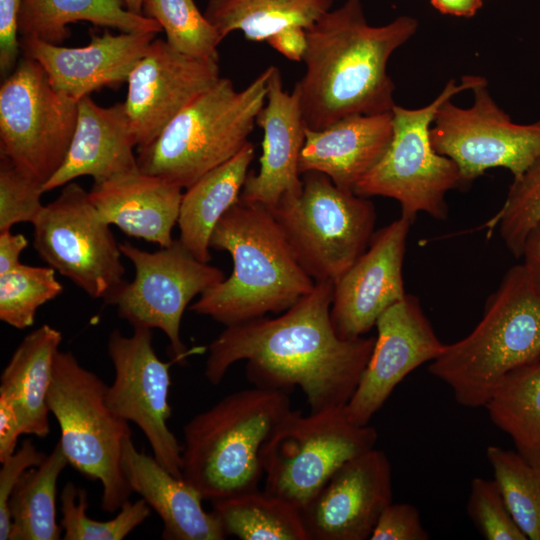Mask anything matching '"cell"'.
I'll use <instances>...</instances> for the list:
<instances>
[{"label": "cell", "mask_w": 540, "mask_h": 540, "mask_svg": "<svg viewBox=\"0 0 540 540\" xmlns=\"http://www.w3.org/2000/svg\"><path fill=\"white\" fill-rule=\"evenodd\" d=\"M333 282L275 318L227 326L209 345L204 375L218 385L236 362L246 361L254 387L289 393L298 387L311 412L346 406L371 355L375 338L343 339L331 321Z\"/></svg>", "instance_id": "6da1fadb"}, {"label": "cell", "mask_w": 540, "mask_h": 540, "mask_svg": "<svg viewBox=\"0 0 540 540\" xmlns=\"http://www.w3.org/2000/svg\"><path fill=\"white\" fill-rule=\"evenodd\" d=\"M417 28L410 16L371 26L361 0H346L306 29L305 72L293 89L306 128L320 130L347 116L391 112L395 87L387 64Z\"/></svg>", "instance_id": "7a4b0ae2"}, {"label": "cell", "mask_w": 540, "mask_h": 540, "mask_svg": "<svg viewBox=\"0 0 540 540\" xmlns=\"http://www.w3.org/2000/svg\"><path fill=\"white\" fill-rule=\"evenodd\" d=\"M209 245L230 253L233 271L189 310L226 327L282 313L315 286L274 214L259 204L239 198L217 223Z\"/></svg>", "instance_id": "3957f363"}, {"label": "cell", "mask_w": 540, "mask_h": 540, "mask_svg": "<svg viewBox=\"0 0 540 540\" xmlns=\"http://www.w3.org/2000/svg\"><path fill=\"white\" fill-rule=\"evenodd\" d=\"M286 392L235 391L183 428L182 478L211 502L259 489L262 449L291 410Z\"/></svg>", "instance_id": "277c9868"}, {"label": "cell", "mask_w": 540, "mask_h": 540, "mask_svg": "<svg viewBox=\"0 0 540 540\" xmlns=\"http://www.w3.org/2000/svg\"><path fill=\"white\" fill-rule=\"evenodd\" d=\"M540 360V294L523 264L511 267L486 301L479 323L446 344L429 372L468 408L484 407L511 371Z\"/></svg>", "instance_id": "5b68a950"}, {"label": "cell", "mask_w": 540, "mask_h": 540, "mask_svg": "<svg viewBox=\"0 0 540 540\" xmlns=\"http://www.w3.org/2000/svg\"><path fill=\"white\" fill-rule=\"evenodd\" d=\"M272 67L240 91L229 78L221 77L155 139L137 148L139 170L186 189L234 157L249 142L257 124Z\"/></svg>", "instance_id": "8992f818"}, {"label": "cell", "mask_w": 540, "mask_h": 540, "mask_svg": "<svg viewBox=\"0 0 540 540\" xmlns=\"http://www.w3.org/2000/svg\"><path fill=\"white\" fill-rule=\"evenodd\" d=\"M107 387L72 352L58 351L48 393L49 410L60 427L58 442L70 465L101 484V507L112 513L133 492L122 465L124 444L132 431L129 422L108 406Z\"/></svg>", "instance_id": "52a82bcc"}, {"label": "cell", "mask_w": 540, "mask_h": 540, "mask_svg": "<svg viewBox=\"0 0 540 540\" xmlns=\"http://www.w3.org/2000/svg\"><path fill=\"white\" fill-rule=\"evenodd\" d=\"M481 76L450 80L440 95L418 109L395 105L392 109L393 135L380 161L358 182L357 195L384 196L400 203L401 216L414 222L420 212L445 220L448 191L464 182L456 163L439 154L431 144L430 128L438 107L454 95L486 84Z\"/></svg>", "instance_id": "ba28073f"}, {"label": "cell", "mask_w": 540, "mask_h": 540, "mask_svg": "<svg viewBox=\"0 0 540 540\" xmlns=\"http://www.w3.org/2000/svg\"><path fill=\"white\" fill-rule=\"evenodd\" d=\"M302 180L301 194L272 213L307 274L315 282L334 283L367 249L375 207L320 172H305Z\"/></svg>", "instance_id": "9c48e42d"}, {"label": "cell", "mask_w": 540, "mask_h": 540, "mask_svg": "<svg viewBox=\"0 0 540 540\" xmlns=\"http://www.w3.org/2000/svg\"><path fill=\"white\" fill-rule=\"evenodd\" d=\"M377 439L374 427L348 419L345 406L307 415L291 409L262 449L263 490L300 510L334 471Z\"/></svg>", "instance_id": "30bf717a"}, {"label": "cell", "mask_w": 540, "mask_h": 540, "mask_svg": "<svg viewBox=\"0 0 540 540\" xmlns=\"http://www.w3.org/2000/svg\"><path fill=\"white\" fill-rule=\"evenodd\" d=\"M77 116L78 101L23 55L0 87V155L44 185L66 157Z\"/></svg>", "instance_id": "8fae6325"}, {"label": "cell", "mask_w": 540, "mask_h": 540, "mask_svg": "<svg viewBox=\"0 0 540 540\" xmlns=\"http://www.w3.org/2000/svg\"><path fill=\"white\" fill-rule=\"evenodd\" d=\"M33 227L39 257L91 298L105 302L126 282L120 244L78 183L63 186Z\"/></svg>", "instance_id": "7c38bea8"}, {"label": "cell", "mask_w": 540, "mask_h": 540, "mask_svg": "<svg viewBox=\"0 0 540 540\" xmlns=\"http://www.w3.org/2000/svg\"><path fill=\"white\" fill-rule=\"evenodd\" d=\"M120 250L134 265L135 277L105 303L133 329H160L169 340L173 360H183L189 354L180 336L184 311L195 296L224 280V272L198 260L179 239L154 252L130 242L120 243Z\"/></svg>", "instance_id": "4fadbf2b"}, {"label": "cell", "mask_w": 540, "mask_h": 540, "mask_svg": "<svg viewBox=\"0 0 540 540\" xmlns=\"http://www.w3.org/2000/svg\"><path fill=\"white\" fill-rule=\"evenodd\" d=\"M473 92L469 108L450 99L438 107L430 128L433 148L456 163L466 184L498 167L518 178L540 156V120L514 123L492 99L487 83Z\"/></svg>", "instance_id": "5bb4252c"}, {"label": "cell", "mask_w": 540, "mask_h": 540, "mask_svg": "<svg viewBox=\"0 0 540 540\" xmlns=\"http://www.w3.org/2000/svg\"><path fill=\"white\" fill-rule=\"evenodd\" d=\"M107 353L114 369L106 392L108 406L122 419L137 425L153 457L174 476L182 478V446L167 425L171 415L169 371L175 361L164 362L158 357L149 328H134L130 336L119 329L112 330Z\"/></svg>", "instance_id": "9a60e30c"}, {"label": "cell", "mask_w": 540, "mask_h": 540, "mask_svg": "<svg viewBox=\"0 0 540 540\" xmlns=\"http://www.w3.org/2000/svg\"><path fill=\"white\" fill-rule=\"evenodd\" d=\"M375 326L371 355L345 406L348 419L357 425H368L395 387L413 370L436 359L446 345L413 295L390 306Z\"/></svg>", "instance_id": "2e32d148"}, {"label": "cell", "mask_w": 540, "mask_h": 540, "mask_svg": "<svg viewBox=\"0 0 540 540\" xmlns=\"http://www.w3.org/2000/svg\"><path fill=\"white\" fill-rule=\"evenodd\" d=\"M218 61L196 59L154 39L131 71L124 103L137 148L220 80Z\"/></svg>", "instance_id": "e0dca14e"}, {"label": "cell", "mask_w": 540, "mask_h": 540, "mask_svg": "<svg viewBox=\"0 0 540 540\" xmlns=\"http://www.w3.org/2000/svg\"><path fill=\"white\" fill-rule=\"evenodd\" d=\"M392 469L375 447L348 460L300 509L309 540H367L392 502Z\"/></svg>", "instance_id": "ac0fdd59"}, {"label": "cell", "mask_w": 540, "mask_h": 540, "mask_svg": "<svg viewBox=\"0 0 540 540\" xmlns=\"http://www.w3.org/2000/svg\"><path fill=\"white\" fill-rule=\"evenodd\" d=\"M411 224L400 216L375 232L367 249L333 283L330 314L339 337L364 336L407 295L402 268Z\"/></svg>", "instance_id": "d6986e66"}, {"label": "cell", "mask_w": 540, "mask_h": 540, "mask_svg": "<svg viewBox=\"0 0 540 540\" xmlns=\"http://www.w3.org/2000/svg\"><path fill=\"white\" fill-rule=\"evenodd\" d=\"M257 125L263 130L260 166L257 173H248L239 198L274 212L302 192L299 163L306 132L298 95L284 90L274 65Z\"/></svg>", "instance_id": "ffe728a7"}, {"label": "cell", "mask_w": 540, "mask_h": 540, "mask_svg": "<svg viewBox=\"0 0 540 540\" xmlns=\"http://www.w3.org/2000/svg\"><path fill=\"white\" fill-rule=\"evenodd\" d=\"M150 32L92 35L83 47L21 38L23 55L36 60L60 92L79 101L106 86L127 82L155 38Z\"/></svg>", "instance_id": "44dd1931"}, {"label": "cell", "mask_w": 540, "mask_h": 540, "mask_svg": "<svg viewBox=\"0 0 540 540\" xmlns=\"http://www.w3.org/2000/svg\"><path fill=\"white\" fill-rule=\"evenodd\" d=\"M136 147L124 103L96 104L90 95L78 101V116L66 157L43 185L44 192L82 176L102 183L139 170Z\"/></svg>", "instance_id": "7402d4cb"}, {"label": "cell", "mask_w": 540, "mask_h": 540, "mask_svg": "<svg viewBox=\"0 0 540 540\" xmlns=\"http://www.w3.org/2000/svg\"><path fill=\"white\" fill-rule=\"evenodd\" d=\"M392 135V111L347 116L320 130L306 128L300 172H320L336 186L354 192L383 157Z\"/></svg>", "instance_id": "603a6c76"}, {"label": "cell", "mask_w": 540, "mask_h": 540, "mask_svg": "<svg viewBox=\"0 0 540 540\" xmlns=\"http://www.w3.org/2000/svg\"><path fill=\"white\" fill-rule=\"evenodd\" d=\"M183 188L140 170L94 183L89 196L103 220L136 239L170 246Z\"/></svg>", "instance_id": "cb8c5ba5"}, {"label": "cell", "mask_w": 540, "mask_h": 540, "mask_svg": "<svg viewBox=\"0 0 540 540\" xmlns=\"http://www.w3.org/2000/svg\"><path fill=\"white\" fill-rule=\"evenodd\" d=\"M122 465L131 490L160 517L166 540H223L226 533L213 511L202 507L201 494L165 469L153 456L138 451L132 437L124 444Z\"/></svg>", "instance_id": "d4e9b609"}, {"label": "cell", "mask_w": 540, "mask_h": 540, "mask_svg": "<svg viewBox=\"0 0 540 540\" xmlns=\"http://www.w3.org/2000/svg\"><path fill=\"white\" fill-rule=\"evenodd\" d=\"M62 333L43 324L26 335L0 376V397L13 406L22 434L46 437L50 432L48 393Z\"/></svg>", "instance_id": "484cf974"}, {"label": "cell", "mask_w": 540, "mask_h": 540, "mask_svg": "<svg viewBox=\"0 0 540 540\" xmlns=\"http://www.w3.org/2000/svg\"><path fill=\"white\" fill-rule=\"evenodd\" d=\"M255 146L248 142L234 157L212 169L183 193L179 241L200 261L208 263L210 238L221 217L239 200Z\"/></svg>", "instance_id": "4316f807"}, {"label": "cell", "mask_w": 540, "mask_h": 540, "mask_svg": "<svg viewBox=\"0 0 540 540\" xmlns=\"http://www.w3.org/2000/svg\"><path fill=\"white\" fill-rule=\"evenodd\" d=\"M79 21L122 32L162 31L156 20L128 11L122 0H23L19 34L60 44L70 36L67 26Z\"/></svg>", "instance_id": "83f0119b"}, {"label": "cell", "mask_w": 540, "mask_h": 540, "mask_svg": "<svg viewBox=\"0 0 540 540\" xmlns=\"http://www.w3.org/2000/svg\"><path fill=\"white\" fill-rule=\"evenodd\" d=\"M334 0H209L205 16L224 39L241 31L250 41H267L282 30L308 29L332 9Z\"/></svg>", "instance_id": "f1b7e54d"}, {"label": "cell", "mask_w": 540, "mask_h": 540, "mask_svg": "<svg viewBox=\"0 0 540 540\" xmlns=\"http://www.w3.org/2000/svg\"><path fill=\"white\" fill-rule=\"evenodd\" d=\"M484 408L492 423L510 436L515 451L540 467V360L507 374Z\"/></svg>", "instance_id": "f546056e"}, {"label": "cell", "mask_w": 540, "mask_h": 540, "mask_svg": "<svg viewBox=\"0 0 540 540\" xmlns=\"http://www.w3.org/2000/svg\"><path fill=\"white\" fill-rule=\"evenodd\" d=\"M68 459L58 442L43 462L27 470L9 500V540H58L63 530L56 521L57 482Z\"/></svg>", "instance_id": "4dcf8cb0"}, {"label": "cell", "mask_w": 540, "mask_h": 540, "mask_svg": "<svg viewBox=\"0 0 540 540\" xmlns=\"http://www.w3.org/2000/svg\"><path fill=\"white\" fill-rule=\"evenodd\" d=\"M227 536L241 540H309L300 510L255 490L212 502Z\"/></svg>", "instance_id": "1f68e13d"}, {"label": "cell", "mask_w": 540, "mask_h": 540, "mask_svg": "<svg viewBox=\"0 0 540 540\" xmlns=\"http://www.w3.org/2000/svg\"><path fill=\"white\" fill-rule=\"evenodd\" d=\"M486 457L514 521L527 539L540 540V467L496 445L487 447Z\"/></svg>", "instance_id": "d6a6232c"}, {"label": "cell", "mask_w": 540, "mask_h": 540, "mask_svg": "<svg viewBox=\"0 0 540 540\" xmlns=\"http://www.w3.org/2000/svg\"><path fill=\"white\" fill-rule=\"evenodd\" d=\"M143 15L160 24L166 41L178 52L219 61L218 46L223 38L194 0H145Z\"/></svg>", "instance_id": "836d02e7"}, {"label": "cell", "mask_w": 540, "mask_h": 540, "mask_svg": "<svg viewBox=\"0 0 540 540\" xmlns=\"http://www.w3.org/2000/svg\"><path fill=\"white\" fill-rule=\"evenodd\" d=\"M62 539L122 540L149 516L151 507L144 499L127 500L115 518L97 521L87 515L88 495L84 488L67 482L60 494Z\"/></svg>", "instance_id": "e575fe53"}, {"label": "cell", "mask_w": 540, "mask_h": 540, "mask_svg": "<svg viewBox=\"0 0 540 540\" xmlns=\"http://www.w3.org/2000/svg\"><path fill=\"white\" fill-rule=\"evenodd\" d=\"M55 272L50 266L21 263L0 274V320L21 330L32 326L39 307L63 291Z\"/></svg>", "instance_id": "d590c367"}, {"label": "cell", "mask_w": 540, "mask_h": 540, "mask_svg": "<svg viewBox=\"0 0 540 540\" xmlns=\"http://www.w3.org/2000/svg\"><path fill=\"white\" fill-rule=\"evenodd\" d=\"M540 224V156L518 178H513L500 210L486 224L498 226L510 253L521 258L527 237Z\"/></svg>", "instance_id": "8d00e7d4"}, {"label": "cell", "mask_w": 540, "mask_h": 540, "mask_svg": "<svg viewBox=\"0 0 540 540\" xmlns=\"http://www.w3.org/2000/svg\"><path fill=\"white\" fill-rule=\"evenodd\" d=\"M43 184L0 155V232L19 223L33 224L45 205Z\"/></svg>", "instance_id": "74e56055"}, {"label": "cell", "mask_w": 540, "mask_h": 540, "mask_svg": "<svg viewBox=\"0 0 540 540\" xmlns=\"http://www.w3.org/2000/svg\"><path fill=\"white\" fill-rule=\"evenodd\" d=\"M467 512L487 540H527L514 521L495 479L476 477L472 480Z\"/></svg>", "instance_id": "f35d334b"}, {"label": "cell", "mask_w": 540, "mask_h": 540, "mask_svg": "<svg viewBox=\"0 0 540 540\" xmlns=\"http://www.w3.org/2000/svg\"><path fill=\"white\" fill-rule=\"evenodd\" d=\"M47 455L31 440H24L17 450L3 460L0 469V540H9L11 519L9 500L23 474L40 465Z\"/></svg>", "instance_id": "ab89813d"}, {"label": "cell", "mask_w": 540, "mask_h": 540, "mask_svg": "<svg viewBox=\"0 0 540 540\" xmlns=\"http://www.w3.org/2000/svg\"><path fill=\"white\" fill-rule=\"evenodd\" d=\"M418 509L409 503H390L381 513L370 540H427Z\"/></svg>", "instance_id": "60d3db41"}, {"label": "cell", "mask_w": 540, "mask_h": 540, "mask_svg": "<svg viewBox=\"0 0 540 540\" xmlns=\"http://www.w3.org/2000/svg\"><path fill=\"white\" fill-rule=\"evenodd\" d=\"M23 0H0V72L5 78L16 67L21 50L19 17Z\"/></svg>", "instance_id": "b9f144b4"}, {"label": "cell", "mask_w": 540, "mask_h": 540, "mask_svg": "<svg viewBox=\"0 0 540 540\" xmlns=\"http://www.w3.org/2000/svg\"><path fill=\"white\" fill-rule=\"evenodd\" d=\"M21 434L19 419L12 404L0 397V462L17 450Z\"/></svg>", "instance_id": "7bdbcfd3"}, {"label": "cell", "mask_w": 540, "mask_h": 540, "mask_svg": "<svg viewBox=\"0 0 540 540\" xmlns=\"http://www.w3.org/2000/svg\"><path fill=\"white\" fill-rule=\"evenodd\" d=\"M279 53L292 61H302L306 50V31L302 28H289L280 31L267 40Z\"/></svg>", "instance_id": "ee69618b"}, {"label": "cell", "mask_w": 540, "mask_h": 540, "mask_svg": "<svg viewBox=\"0 0 540 540\" xmlns=\"http://www.w3.org/2000/svg\"><path fill=\"white\" fill-rule=\"evenodd\" d=\"M28 240L21 233L10 230L0 232V274H4L21 264L20 256L27 248Z\"/></svg>", "instance_id": "f6af8a7d"}, {"label": "cell", "mask_w": 540, "mask_h": 540, "mask_svg": "<svg viewBox=\"0 0 540 540\" xmlns=\"http://www.w3.org/2000/svg\"><path fill=\"white\" fill-rule=\"evenodd\" d=\"M521 258L534 288L540 294V224L527 237Z\"/></svg>", "instance_id": "bcb514c9"}, {"label": "cell", "mask_w": 540, "mask_h": 540, "mask_svg": "<svg viewBox=\"0 0 540 540\" xmlns=\"http://www.w3.org/2000/svg\"><path fill=\"white\" fill-rule=\"evenodd\" d=\"M431 3L441 13L472 17L482 7L483 0H431Z\"/></svg>", "instance_id": "7dc6e473"}, {"label": "cell", "mask_w": 540, "mask_h": 540, "mask_svg": "<svg viewBox=\"0 0 540 540\" xmlns=\"http://www.w3.org/2000/svg\"><path fill=\"white\" fill-rule=\"evenodd\" d=\"M125 8L135 14H143L145 0H122Z\"/></svg>", "instance_id": "c3c4849f"}]
</instances>
